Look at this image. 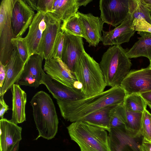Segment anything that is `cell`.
Listing matches in <instances>:
<instances>
[{
	"label": "cell",
	"instance_id": "33",
	"mask_svg": "<svg viewBox=\"0 0 151 151\" xmlns=\"http://www.w3.org/2000/svg\"><path fill=\"white\" fill-rule=\"evenodd\" d=\"M64 40V32L61 31L58 34L55 40L51 56L52 58L61 59Z\"/></svg>",
	"mask_w": 151,
	"mask_h": 151
},
{
	"label": "cell",
	"instance_id": "6",
	"mask_svg": "<svg viewBox=\"0 0 151 151\" xmlns=\"http://www.w3.org/2000/svg\"><path fill=\"white\" fill-rule=\"evenodd\" d=\"M17 0H2L0 5V63L9 62L14 47L11 42L14 38L12 25V15Z\"/></svg>",
	"mask_w": 151,
	"mask_h": 151
},
{
	"label": "cell",
	"instance_id": "18",
	"mask_svg": "<svg viewBox=\"0 0 151 151\" xmlns=\"http://www.w3.org/2000/svg\"><path fill=\"white\" fill-rule=\"evenodd\" d=\"M109 132V151H140L137 138L132 137L126 129L111 128Z\"/></svg>",
	"mask_w": 151,
	"mask_h": 151
},
{
	"label": "cell",
	"instance_id": "23",
	"mask_svg": "<svg viewBox=\"0 0 151 151\" xmlns=\"http://www.w3.org/2000/svg\"><path fill=\"white\" fill-rule=\"evenodd\" d=\"M79 7L77 0H54L52 13L63 22L75 14Z\"/></svg>",
	"mask_w": 151,
	"mask_h": 151
},
{
	"label": "cell",
	"instance_id": "35",
	"mask_svg": "<svg viewBox=\"0 0 151 151\" xmlns=\"http://www.w3.org/2000/svg\"><path fill=\"white\" fill-rule=\"evenodd\" d=\"M0 116L2 119L3 118L5 113L9 110V106L5 103L3 96H0Z\"/></svg>",
	"mask_w": 151,
	"mask_h": 151
},
{
	"label": "cell",
	"instance_id": "31",
	"mask_svg": "<svg viewBox=\"0 0 151 151\" xmlns=\"http://www.w3.org/2000/svg\"><path fill=\"white\" fill-rule=\"evenodd\" d=\"M11 42L13 46L17 48L21 58L25 64L30 57L24 38L22 37L13 38L11 40Z\"/></svg>",
	"mask_w": 151,
	"mask_h": 151
},
{
	"label": "cell",
	"instance_id": "40",
	"mask_svg": "<svg viewBox=\"0 0 151 151\" xmlns=\"http://www.w3.org/2000/svg\"><path fill=\"white\" fill-rule=\"evenodd\" d=\"M150 65L149 66L151 67V61L150 62Z\"/></svg>",
	"mask_w": 151,
	"mask_h": 151
},
{
	"label": "cell",
	"instance_id": "22",
	"mask_svg": "<svg viewBox=\"0 0 151 151\" xmlns=\"http://www.w3.org/2000/svg\"><path fill=\"white\" fill-rule=\"evenodd\" d=\"M141 37L129 50L127 55L129 58L145 57L151 61V33L138 32Z\"/></svg>",
	"mask_w": 151,
	"mask_h": 151
},
{
	"label": "cell",
	"instance_id": "4",
	"mask_svg": "<svg viewBox=\"0 0 151 151\" xmlns=\"http://www.w3.org/2000/svg\"><path fill=\"white\" fill-rule=\"evenodd\" d=\"M74 73L82 85L81 91L85 98L103 92L107 86L99 64L86 51L76 63Z\"/></svg>",
	"mask_w": 151,
	"mask_h": 151
},
{
	"label": "cell",
	"instance_id": "27",
	"mask_svg": "<svg viewBox=\"0 0 151 151\" xmlns=\"http://www.w3.org/2000/svg\"><path fill=\"white\" fill-rule=\"evenodd\" d=\"M123 105L128 111L134 112L143 113L146 109L147 104L139 94L133 93L126 96Z\"/></svg>",
	"mask_w": 151,
	"mask_h": 151
},
{
	"label": "cell",
	"instance_id": "32",
	"mask_svg": "<svg viewBox=\"0 0 151 151\" xmlns=\"http://www.w3.org/2000/svg\"><path fill=\"white\" fill-rule=\"evenodd\" d=\"M141 134L143 138L151 142V114L147 109L143 113Z\"/></svg>",
	"mask_w": 151,
	"mask_h": 151
},
{
	"label": "cell",
	"instance_id": "24",
	"mask_svg": "<svg viewBox=\"0 0 151 151\" xmlns=\"http://www.w3.org/2000/svg\"><path fill=\"white\" fill-rule=\"evenodd\" d=\"M118 105H111L102 108L90 114L81 120L109 132L110 129L109 123L111 112Z\"/></svg>",
	"mask_w": 151,
	"mask_h": 151
},
{
	"label": "cell",
	"instance_id": "8",
	"mask_svg": "<svg viewBox=\"0 0 151 151\" xmlns=\"http://www.w3.org/2000/svg\"><path fill=\"white\" fill-rule=\"evenodd\" d=\"M45 17L46 27L42 35L38 54L46 60L51 58L55 40L61 31L62 22L51 12L45 13Z\"/></svg>",
	"mask_w": 151,
	"mask_h": 151
},
{
	"label": "cell",
	"instance_id": "26",
	"mask_svg": "<svg viewBox=\"0 0 151 151\" xmlns=\"http://www.w3.org/2000/svg\"><path fill=\"white\" fill-rule=\"evenodd\" d=\"M129 13L133 20L143 19L151 24V9L143 0H129Z\"/></svg>",
	"mask_w": 151,
	"mask_h": 151
},
{
	"label": "cell",
	"instance_id": "28",
	"mask_svg": "<svg viewBox=\"0 0 151 151\" xmlns=\"http://www.w3.org/2000/svg\"><path fill=\"white\" fill-rule=\"evenodd\" d=\"M61 31L71 35L85 37V32L83 27L77 13L65 22H62Z\"/></svg>",
	"mask_w": 151,
	"mask_h": 151
},
{
	"label": "cell",
	"instance_id": "17",
	"mask_svg": "<svg viewBox=\"0 0 151 151\" xmlns=\"http://www.w3.org/2000/svg\"><path fill=\"white\" fill-rule=\"evenodd\" d=\"M0 151H12L22 139V128L5 118L0 120Z\"/></svg>",
	"mask_w": 151,
	"mask_h": 151
},
{
	"label": "cell",
	"instance_id": "21",
	"mask_svg": "<svg viewBox=\"0 0 151 151\" xmlns=\"http://www.w3.org/2000/svg\"><path fill=\"white\" fill-rule=\"evenodd\" d=\"M12 98V122L17 124L26 121L25 106L27 94L17 84H14L11 88Z\"/></svg>",
	"mask_w": 151,
	"mask_h": 151
},
{
	"label": "cell",
	"instance_id": "12",
	"mask_svg": "<svg viewBox=\"0 0 151 151\" xmlns=\"http://www.w3.org/2000/svg\"><path fill=\"white\" fill-rule=\"evenodd\" d=\"M44 69L52 79L70 88L76 89L75 86L78 81L74 73L60 58H52L45 60Z\"/></svg>",
	"mask_w": 151,
	"mask_h": 151
},
{
	"label": "cell",
	"instance_id": "13",
	"mask_svg": "<svg viewBox=\"0 0 151 151\" xmlns=\"http://www.w3.org/2000/svg\"><path fill=\"white\" fill-rule=\"evenodd\" d=\"M43 59L38 54L31 56L25 64L22 74L17 84L35 88L42 84L45 73L42 68Z\"/></svg>",
	"mask_w": 151,
	"mask_h": 151
},
{
	"label": "cell",
	"instance_id": "38",
	"mask_svg": "<svg viewBox=\"0 0 151 151\" xmlns=\"http://www.w3.org/2000/svg\"><path fill=\"white\" fill-rule=\"evenodd\" d=\"M78 4L80 7L83 6H86L88 3L92 1L91 0H77Z\"/></svg>",
	"mask_w": 151,
	"mask_h": 151
},
{
	"label": "cell",
	"instance_id": "30",
	"mask_svg": "<svg viewBox=\"0 0 151 151\" xmlns=\"http://www.w3.org/2000/svg\"><path fill=\"white\" fill-rule=\"evenodd\" d=\"M34 10L46 13H52L54 0H25Z\"/></svg>",
	"mask_w": 151,
	"mask_h": 151
},
{
	"label": "cell",
	"instance_id": "1",
	"mask_svg": "<svg viewBox=\"0 0 151 151\" xmlns=\"http://www.w3.org/2000/svg\"><path fill=\"white\" fill-rule=\"evenodd\" d=\"M127 95L120 86L111 87L94 96L72 101L57 100L62 116L73 122L105 107L123 103Z\"/></svg>",
	"mask_w": 151,
	"mask_h": 151
},
{
	"label": "cell",
	"instance_id": "3",
	"mask_svg": "<svg viewBox=\"0 0 151 151\" xmlns=\"http://www.w3.org/2000/svg\"><path fill=\"white\" fill-rule=\"evenodd\" d=\"M127 51L121 45H114L103 54L99 64L107 86H120L131 71L132 63Z\"/></svg>",
	"mask_w": 151,
	"mask_h": 151
},
{
	"label": "cell",
	"instance_id": "5",
	"mask_svg": "<svg viewBox=\"0 0 151 151\" xmlns=\"http://www.w3.org/2000/svg\"><path fill=\"white\" fill-rule=\"evenodd\" d=\"M67 129L81 151H109L108 135L104 129L81 120L72 122Z\"/></svg>",
	"mask_w": 151,
	"mask_h": 151
},
{
	"label": "cell",
	"instance_id": "41",
	"mask_svg": "<svg viewBox=\"0 0 151 151\" xmlns=\"http://www.w3.org/2000/svg\"><path fill=\"white\" fill-rule=\"evenodd\" d=\"M150 109H151V107H150Z\"/></svg>",
	"mask_w": 151,
	"mask_h": 151
},
{
	"label": "cell",
	"instance_id": "15",
	"mask_svg": "<svg viewBox=\"0 0 151 151\" xmlns=\"http://www.w3.org/2000/svg\"><path fill=\"white\" fill-rule=\"evenodd\" d=\"M77 13L84 31V38L89 43V47H96L101 41L104 22L101 17L91 13L84 14L78 12Z\"/></svg>",
	"mask_w": 151,
	"mask_h": 151
},
{
	"label": "cell",
	"instance_id": "37",
	"mask_svg": "<svg viewBox=\"0 0 151 151\" xmlns=\"http://www.w3.org/2000/svg\"><path fill=\"white\" fill-rule=\"evenodd\" d=\"M147 105L151 107V91L140 94Z\"/></svg>",
	"mask_w": 151,
	"mask_h": 151
},
{
	"label": "cell",
	"instance_id": "9",
	"mask_svg": "<svg viewBox=\"0 0 151 151\" xmlns=\"http://www.w3.org/2000/svg\"><path fill=\"white\" fill-rule=\"evenodd\" d=\"M127 95L151 91V67L131 71L120 86Z\"/></svg>",
	"mask_w": 151,
	"mask_h": 151
},
{
	"label": "cell",
	"instance_id": "16",
	"mask_svg": "<svg viewBox=\"0 0 151 151\" xmlns=\"http://www.w3.org/2000/svg\"><path fill=\"white\" fill-rule=\"evenodd\" d=\"M45 13L40 11L37 12L29 27L28 32L24 37L30 57L34 54H38L42 35L46 27Z\"/></svg>",
	"mask_w": 151,
	"mask_h": 151
},
{
	"label": "cell",
	"instance_id": "39",
	"mask_svg": "<svg viewBox=\"0 0 151 151\" xmlns=\"http://www.w3.org/2000/svg\"><path fill=\"white\" fill-rule=\"evenodd\" d=\"M143 1L151 9V0H143Z\"/></svg>",
	"mask_w": 151,
	"mask_h": 151
},
{
	"label": "cell",
	"instance_id": "34",
	"mask_svg": "<svg viewBox=\"0 0 151 151\" xmlns=\"http://www.w3.org/2000/svg\"><path fill=\"white\" fill-rule=\"evenodd\" d=\"M139 148L140 151H151V142L143 137Z\"/></svg>",
	"mask_w": 151,
	"mask_h": 151
},
{
	"label": "cell",
	"instance_id": "10",
	"mask_svg": "<svg viewBox=\"0 0 151 151\" xmlns=\"http://www.w3.org/2000/svg\"><path fill=\"white\" fill-rule=\"evenodd\" d=\"M34 10L25 0H17L12 15V25L14 38L22 37L31 24L35 15Z\"/></svg>",
	"mask_w": 151,
	"mask_h": 151
},
{
	"label": "cell",
	"instance_id": "11",
	"mask_svg": "<svg viewBox=\"0 0 151 151\" xmlns=\"http://www.w3.org/2000/svg\"><path fill=\"white\" fill-rule=\"evenodd\" d=\"M64 40L61 60L74 73L75 66L85 52L83 37L64 32Z\"/></svg>",
	"mask_w": 151,
	"mask_h": 151
},
{
	"label": "cell",
	"instance_id": "14",
	"mask_svg": "<svg viewBox=\"0 0 151 151\" xmlns=\"http://www.w3.org/2000/svg\"><path fill=\"white\" fill-rule=\"evenodd\" d=\"M133 19L129 13L124 20L114 29L102 31L101 42L104 45H120L129 42L135 31L132 28Z\"/></svg>",
	"mask_w": 151,
	"mask_h": 151
},
{
	"label": "cell",
	"instance_id": "36",
	"mask_svg": "<svg viewBox=\"0 0 151 151\" xmlns=\"http://www.w3.org/2000/svg\"><path fill=\"white\" fill-rule=\"evenodd\" d=\"M6 75V70L5 66L0 63V88L3 86Z\"/></svg>",
	"mask_w": 151,
	"mask_h": 151
},
{
	"label": "cell",
	"instance_id": "25",
	"mask_svg": "<svg viewBox=\"0 0 151 151\" xmlns=\"http://www.w3.org/2000/svg\"><path fill=\"white\" fill-rule=\"evenodd\" d=\"M124 109L127 132L133 138H139L142 136L141 128L143 113L132 112Z\"/></svg>",
	"mask_w": 151,
	"mask_h": 151
},
{
	"label": "cell",
	"instance_id": "7",
	"mask_svg": "<svg viewBox=\"0 0 151 151\" xmlns=\"http://www.w3.org/2000/svg\"><path fill=\"white\" fill-rule=\"evenodd\" d=\"M99 7L102 20L116 27L129 13V0H100Z\"/></svg>",
	"mask_w": 151,
	"mask_h": 151
},
{
	"label": "cell",
	"instance_id": "20",
	"mask_svg": "<svg viewBox=\"0 0 151 151\" xmlns=\"http://www.w3.org/2000/svg\"><path fill=\"white\" fill-rule=\"evenodd\" d=\"M25 64L21 58L17 48L14 47L10 60L5 66L6 77L3 86L0 88V96H4L13 85L17 83L22 74Z\"/></svg>",
	"mask_w": 151,
	"mask_h": 151
},
{
	"label": "cell",
	"instance_id": "2",
	"mask_svg": "<svg viewBox=\"0 0 151 151\" xmlns=\"http://www.w3.org/2000/svg\"><path fill=\"white\" fill-rule=\"evenodd\" d=\"M30 103L36 127L39 132L37 139L41 137L48 140L56 134L59 120L55 104L49 94L41 91L36 93Z\"/></svg>",
	"mask_w": 151,
	"mask_h": 151
},
{
	"label": "cell",
	"instance_id": "19",
	"mask_svg": "<svg viewBox=\"0 0 151 151\" xmlns=\"http://www.w3.org/2000/svg\"><path fill=\"white\" fill-rule=\"evenodd\" d=\"M42 84L46 86L57 100L72 101L84 98L81 90L72 89L52 79L45 73Z\"/></svg>",
	"mask_w": 151,
	"mask_h": 151
},
{
	"label": "cell",
	"instance_id": "29",
	"mask_svg": "<svg viewBox=\"0 0 151 151\" xmlns=\"http://www.w3.org/2000/svg\"><path fill=\"white\" fill-rule=\"evenodd\" d=\"M109 127L110 129H126L125 109L123 103L118 105L112 110L110 115Z\"/></svg>",
	"mask_w": 151,
	"mask_h": 151
}]
</instances>
